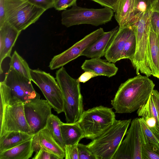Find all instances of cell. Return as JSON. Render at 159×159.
I'll use <instances>...</instances> for the list:
<instances>
[{"label":"cell","mask_w":159,"mask_h":159,"mask_svg":"<svg viewBox=\"0 0 159 159\" xmlns=\"http://www.w3.org/2000/svg\"><path fill=\"white\" fill-rule=\"evenodd\" d=\"M119 27L105 32L96 41L91 44L81 53L89 58L101 57L105 52L114 36L117 32Z\"/></svg>","instance_id":"cell-17"},{"label":"cell","mask_w":159,"mask_h":159,"mask_svg":"<svg viewBox=\"0 0 159 159\" xmlns=\"http://www.w3.org/2000/svg\"><path fill=\"white\" fill-rule=\"evenodd\" d=\"M151 95L157 110L159 121V92L157 90L154 89ZM157 138L159 140V135Z\"/></svg>","instance_id":"cell-40"},{"label":"cell","mask_w":159,"mask_h":159,"mask_svg":"<svg viewBox=\"0 0 159 159\" xmlns=\"http://www.w3.org/2000/svg\"><path fill=\"white\" fill-rule=\"evenodd\" d=\"M38 134L41 147L55 155L60 159L65 157L64 149L56 141L47 128H45L41 130Z\"/></svg>","instance_id":"cell-21"},{"label":"cell","mask_w":159,"mask_h":159,"mask_svg":"<svg viewBox=\"0 0 159 159\" xmlns=\"http://www.w3.org/2000/svg\"><path fill=\"white\" fill-rule=\"evenodd\" d=\"M134 33L130 26L119 27L105 52V57L108 61L115 63L121 60V56L125 43Z\"/></svg>","instance_id":"cell-15"},{"label":"cell","mask_w":159,"mask_h":159,"mask_svg":"<svg viewBox=\"0 0 159 159\" xmlns=\"http://www.w3.org/2000/svg\"><path fill=\"white\" fill-rule=\"evenodd\" d=\"M142 157V159H159V146L150 143L144 144Z\"/></svg>","instance_id":"cell-28"},{"label":"cell","mask_w":159,"mask_h":159,"mask_svg":"<svg viewBox=\"0 0 159 159\" xmlns=\"http://www.w3.org/2000/svg\"><path fill=\"white\" fill-rule=\"evenodd\" d=\"M78 144L65 145L66 159H78Z\"/></svg>","instance_id":"cell-31"},{"label":"cell","mask_w":159,"mask_h":159,"mask_svg":"<svg viewBox=\"0 0 159 159\" xmlns=\"http://www.w3.org/2000/svg\"><path fill=\"white\" fill-rule=\"evenodd\" d=\"M136 47V38L134 32L127 40L123 49L121 59H128L131 62L134 58Z\"/></svg>","instance_id":"cell-27"},{"label":"cell","mask_w":159,"mask_h":159,"mask_svg":"<svg viewBox=\"0 0 159 159\" xmlns=\"http://www.w3.org/2000/svg\"><path fill=\"white\" fill-rule=\"evenodd\" d=\"M131 120H116L111 126L86 145L87 147L97 159H113Z\"/></svg>","instance_id":"cell-5"},{"label":"cell","mask_w":159,"mask_h":159,"mask_svg":"<svg viewBox=\"0 0 159 159\" xmlns=\"http://www.w3.org/2000/svg\"><path fill=\"white\" fill-rule=\"evenodd\" d=\"M21 32L6 21L0 27V73H3L2 62L6 57L11 58L13 47Z\"/></svg>","instance_id":"cell-16"},{"label":"cell","mask_w":159,"mask_h":159,"mask_svg":"<svg viewBox=\"0 0 159 159\" xmlns=\"http://www.w3.org/2000/svg\"><path fill=\"white\" fill-rule=\"evenodd\" d=\"M104 7L111 8L114 11L116 10L119 0H91Z\"/></svg>","instance_id":"cell-36"},{"label":"cell","mask_w":159,"mask_h":159,"mask_svg":"<svg viewBox=\"0 0 159 159\" xmlns=\"http://www.w3.org/2000/svg\"><path fill=\"white\" fill-rule=\"evenodd\" d=\"M34 135L20 131H12L6 133L0 136V152L20 144L31 139Z\"/></svg>","instance_id":"cell-23"},{"label":"cell","mask_w":159,"mask_h":159,"mask_svg":"<svg viewBox=\"0 0 159 159\" xmlns=\"http://www.w3.org/2000/svg\"><path fill=\"white\" fill-rule=\"evenodd\" d=\"M5 0H0V27L6 22Z\"/></svg>","instance_id":"cell-38"},{"label":"cell","mask_w":159,"mask_h":159,"mask_svg":"<svg viewBox=\"0 0 159 159\" xmlns=\"http://www.w3.org/2000/svg\"><path fill=\"white\" fill-rule=\"evenodd\" d=\"M32 146L33 150L35 153L38 152L41 148L38 133L34 134L32 138Z\"/></svg>","instance_id":"cell-39"},{"label":"cell","mask_w":159,"mask_h":159,"mask_svg":"<svg viewBox=\"0 0 159 159\" xmlns=\"http://www.w3.org/2000/svg\"><path fill=\"white\" fill-rule=\"evenodd\" d=\"M104 32L103 29L100 28L86 35L62 52L54 56L49 63L50 69L53 70L61 68L81 56L82 53Z\"/></svg>","instance_id":"cell-13"},{"label":"cell","mask_w":159,"mask_h":159,"mask_svg":"<svg viewBox=\"0 0 159 159\" xmlns=\"http://www.w3.org/2000/svg\"><path fill=\"white\" fill-rule=\"evenodd\" d=\"M33 159H60L55 155L41 147L39 151L35 153Z\"/></svg>","instance_id":"cell-33"},{"label":"cell","mask_w":159,"mask_h":159,"mask_svg":"<svg viewBox=\"0 0 159 159\" xmlns=\"http://www.w3.org/2000/svg\"><path fill=\"white\" fill-rule=\"evenodd\" d=\"M31 81L10 66L4 80L0 83V106L40 99Z\"/></svg>","instance_id":"cell-2"},{"label":"cell","mask_w":159,"mask_h":159,"mask_svg":"<svg viewBox=\"0 0 159 159\" xmlns=\"http://www.w3.org/2000/svg\"><path fill=\"white\" fill-rule=\"evenodd\" d=\"M31 81L41 90L46 100L58 114L64 111V98L59 84L49 73L31 69Z\"/></svg>","instance_id":"cell-9"},{"label":"cell","mask_w":159,"mask_h":159,"mask_svg":"<svg viewBox=\"0 0 159 159\" xmlns=\"http://www.w3.org/2000/svg\"><path fill=\"white\" fill-rule=\"evenodd\" d=\"M155 85L148 77L140 74L122 83L111 101L115 113H131L137 110L146 102Z\"/></svg>","instance_id":"cell-1"},{"label":"cell","mask_w":159,"mask_h":159,"mask_svg":"<svg viewBox=\"0 0 159 159\" xmlns=\"http://www.w3.org/2000/svg\"><path fill=\"white\" fill-rule=\"evenodd\" d=\"M56 79L63 96V112L66 123L78 122L84 111L80 83L71 77L63 66L56 71Z\"/></svg>","instance_id":"cell-3"},{"label":"cell","mask_w":159,"mask_h":159,"mask_svg":"<svg viewBox=\"0 0 159 159\" xmlns=\"http://www.w3.org/2000/svg\"><path fill=\"white\" fill-rule=\"evenodd\" d=\"M151 23V27L157 34L159 41V13L153 12Z\"/></svg>","instance_id":"cell-35"},{"label":"cell","mask_w":159,"mask_h":159,"mask_svg":"<svg viewBox=\"0 0 159 159\" xmlns=\"http://www.w3.org/2000/svg\"><path fill=\"white\" fill-rule=\"evenodd\" d=\"M68 9L63 10L61 14V23L67 27L81 24L98 26L110 21L114 11L107 7L100 9L88 8L76 4Z\"/></svg>","instance_id":"cell-8"},{"label":"cell","mask_w":159,"mask_h":159,"mask_svg":"<svg viewBox=\"0 0 159 159\" xmlns=\"http://www.w3.org/2000/svg\"><path fill=\"white\" fill-rule=\"evenodd\" d=\"M10 58V66L12 67L19 73L31 80V69L25 60L16 51H14Z\"/></svg>","instance_id":"cell-25"},{"label":"cell","mask_w":159,"mask_h":159,"mask_svg":"<svg viewBox=\"0 0 159 159\" xmlns=\"http://www.w3.org/2000/svg\"><path fill=\"white\" fill-rule=\"evenodd\" d=\"M32 138L13 148L0 152V159L30 158L34 152L32 146Z\"/></svg>","instance_id":"cell-20"},{"label":"cell","mask_w":159,"mask_h":159,"mask_svg":"<svg viewBox=\"0 0 159 159\" xmlns=\"http://www.w3.org/2000/svg\"><path fill=\"white\" fill-rule=\"evenodd\" d=\"M111 108L100 105L84 111L78 122L84 138L93 140L111 126L116 120Z\"/></svg>","instance_id":"cell-6"},{"label":"cell","mask_w":159,"mask_h":159,"mask_svg":"<svg viewBox=\"0 0 159 159\" xmlns=\"http://www.w3.org/2000/svg\"><path fill=\"white\" fill-rule=\"evenodd\" d=\"M78 159H97L89 149L86 145L79 143L78 144Z\"/></svg>","instance_id":"cell-30"},{"label":"cell","mask_w":159,"mask_h":159,"mask_svg":"<svg viewBox=\"0 0 159 159\" xmlns=\"http://www.w3.org/2000/svg\"><path fill=\"white\" fill-rule=\"evenodd\" d=\"M139 2L135 0H119L114 17L119 27L130 26L137 22L144 13L137 8Z\"/></svg>","instance_id":"cell-14"},{"label":"cell","mask_w":159,"mask_h":159,"mask_svg":"<svg viewBox=\"0 0 159 159\" xmlns=\"http://www.w3.org/2000/svg\"><path fill=\"white\" fill-rule=\"evenodd\" d=\"M77 0H55L54 7L58 11L64 10L76 4Z\"/></svg>","instance_id":"cell-32"},{"label":"cell","mask_w":159,"mask_h":159,"mask_svg":"<svg viewBox=\"0 0 159 159\" xmlns=\"http://www.w3.org/2000/svg\"><path fill=\"white\" fill-rule=\"evenodd\" d=\"M63 122L57 116L52 114L49 117L46 127L59 144L64 149L65 145L62 137L60 125Z\"/></svg>","instance_id":"cell-26"},{"label":"cell","mask_w":159,"mask_h":159,"mask_svg":"<svg viewBox=\"0 0 159 159\" xmlns=\"http://www.w3.org/2000/svg\"><path fill=\"white\" fill-rule=\"evenodd\" d=\"M30 3L45 11L54 7L55 0H28Z\"/></svg>","instance_id":"cell-34"},{"label":"cell","mask_w":159,"mask_h":159,"mask_svg":"<svg viewBox=\"0 0 159 159\" xmlns=\"http://www.w3.org/2000/svg\"><path fill=\"white\" fill-rule=\"evenodd\" d=\"M125 135L113 159H142V146L145 142L139 118L131 120Z\"/></svg>","instance_id":"cell-10"},{"label":"cell","mask_w":159,"mask_h":159,"mask_svg":"<svg viewBox=\"0 0 159 159\" xmlns=\"http://www.w3.org/2000/svg\"><path fill=\"white\" fill-rule=\"evenodd\" d=\"M0 136L12 131L33 135L25 118L24 104L7 105L0 106Z\"/></svg>","instance_id":"cell-11"},{"label":"cell","mask_w":159,"mask_h":159,"mask_svg":"<svg viewBox=\"0 0 159 159\" xmlns=\"http://www.w3.org/2000/svg\"><path fill=\"white\" fill-rule=\"evenodd\" d=\"M137 113L143 118L157 138L159 135V121L157 110L154 101L148 100L137 110Z\"/></svg>","instance_id":"cell-19"},{"label":"cell","mask_w":159,"mask_h":159,"mask_svg":"<svg viewBox=\"0 0 159 159\" xmlns=\"http://www.w3.org/2000/svg\"><path fill=\"white\" fill-rule=\"evenodd\" d=\"M98 76V75L94 73L86 71L82 74L77 80L79 83H84L91 78Z\"/></svg>","instance_id":"cell-37"},{"label":"cell","mask_w":159,"mask_h":159,"mask_svg":"<svg viewBox=\"0 0 159 159\" xmlns=\"http://www.w3.org/2000/svg\"><path fill=\"white\" fill-rule=\"evenodd\" d=\"M60 127L65 145L78 144L84 138V132L78 122L73 123H62Z\"/></svg>","instance_id":"cell-22"},{"label":"cell","mask_w":159,"mask_h":159,"mask_svg":"<svg viewBox=\"0 0 159 159\" xmlns=\"http://www.w3.org/2000/svg\"><path fill=\"white\" fill-rule=\"evenodd\" d=\"M26 120L34 135L46 127L48 119L52 114V107L46 100L40 99L24 104Z\"/></svg>","instance_id":"cell-12"},{"label":"cell","mask_w":159,"mask_h":159,"mask_svg":"<svg viewBox=\"0 0 159 159\" xmlns=\"http://www.w3.org/2000/svg\"><path fill=\"white\" fill-rule=\"evenodd\" d=\"M135 0L137 1L138 2H139L140 1L146 2L151 7L152 4L154 0Z\"/></svg>","instance_id":"cell-42"},{"label":"cell","mask_w":159,"mask_h":159,"mask_svg":"<svg viewBox=\"0 0 159 159\" xmlns=\"http://www.w3.org/2000/svg\"><path fill=\"white\" fill-rule=\"evenodd\" d=\"M145 144L150 143L159 146V140L142 117L139 118Z\"/></svg>","instance_id":"cell-29"},{"label":"cell","mask_w":159,"mask_h":159,"mask_svg":"<svg viewBox=\"0 0 159 159\" xmlns=\"http://www.w3.org/2000/svg\"><path fill=\"white\" fill-rule=\"evenodd\" d=\"M151 7L153 12L159 13V0H154L152 4Z\"/></svg>","instance_id":"cell-41"},{"label":"cell","mask_w":159,"mask_h":159,"mask_svg":"<svg viewBox=\"0 0 159 159\" xmlns=\"http://www.w3.org/2000/svg\"><path fill=\"white\" fill-rule=\"evenodd\" d=\"M45 10L28 0H6L5 20L21 32L35 23Z\"/></svg>","instance_id":"cell-7"},{"label":"cell","mask_w":159,"mask_h":159,"mask_svg":"<svg viewBox=\"0 0 159 159\" xmlns=\"http://www.w3.org/2000/svg\"><path fill=\"white\" fill-rule=\"evenodd\" d=\"M149 51L152 75L159 79V41L151 24L149 36Z\"/></svg>","instance_id":"cell-24"},{"label":"cell","mask_w":159,"mask_h":159,"mask_svg":"<svg viewBox=\"0 0 159 159\" xmlns=\"http://www.w3.org/2000/svg\"><path fill=\"white\" fill-rule=\"evenodd\" d=\"M153 11L144 12L140 19L131 26L136 41L135 53L132 65L137 75L140 73L149 77L152 75L149 51V36Z\"/></svg>","instance_id":"cell-4"},{"label":"cell","mask_w":159,"mask_h":159,"mask_svg":"<svg viewBox=\"0 0 159 159\" xmlns=\"http://www.w3.org/2000/svg\"><path fill=\"white\" fill-rule=\"evenodd\" d=\"M81 68L84 71H90L98 76H104L108 77L115 75L118 70L114 63L107 62L100 57L93 58L85 60Z\"/></svg>","instance_id":"cell-18"}]
</instances>
